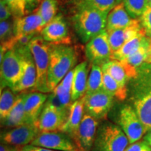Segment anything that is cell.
I'll return each instance as SVG.
<instances>
[{
  "instance_id": "cell-1",
  "label": "cell",
  "mask_w": 151,
  "mask_h": 151,
  "mask_svg": "<svg viewBox=\"0 0 151 151\" xmlns=\"http://www.w3.org/2000/svg\"><path fill=\"white\" fill-rule=\"evenodd\" d=\"M129 83L127 95L146 133L151 128V64L144 62L137 67V75Z\"/></svg>"
},
{
  "instance_id": "cell-2",
  "label": "cell",
  "mask_w": 151,
  "mask_h": 151,
  "mask_svg": "<svg viewBox=\"0 0 151 151\" xmlns=\"http://www.w3.org/2000/svg\"><path fill=\"white\" fill-rule=\"evenodd\" d=\"M107 16V14L81 1L72 18L73 27L81 40L88 43L104 30Z\"/></svg>"
},
{
  "instance_id": "cell-3",
  "label": "cell",
  "mask_w": 151,
  "mask_h": 151,
  "mask_svg": "<svg viewBox=\"0 0 151 151\" xmlns=\"http://www.w3.org/2000/svg\"><path fill=\"white\" fill-rule=\"evenodd\" d=\"M76 62L77 55L73 47L52 43L48 71V86L50 92L53 91L65 76L75 67Z\"/></svg>"
},
{
  "instance_id": "cell-4",
  "label": "cell",
  "mask_w": 151,
  "mask_h": 151,
  "mask_svg": "<svg viewBox=\"0 0 151 151\" xmlns=\"http://www.w3.org/2000/svg\"><path fill=\"white\" fill-rule=\"evenodd\" d=\"M51 46L52 43L45 41L41 36H36L29 44L37 73V82L34 90L43 93L50 92L48 86V71Z\"/></svg>"
},
{
  "instance_id": "cell-5",
  "label": "cell",
  "mask_w": 151,
  "mask_h": 151,
  "mask_svg": "<svg viewBox=\"0 0 151 151\" xmlns=\"http://www.w3.org/2000/svg\"><path fill=\"white\" fill-rule=\"evenodd\" d=\"M129 145V140L121 128L107 123L97 130L91 151H125Z\"/></svg>"
},
{
  "instance_id": "cell-6",
  "label": "cell",
  "mask_w": 151,
  "mask_h": 151,
  "mask_svg": "<svg viewBox=\"0 0 151 151\" xmlns=\"http://www.w3.org/2000/svg\"><path fill=\"white\" fill-rule=\"evenodd\" d=\"M1 89H12L19 82L22 75V58L16 49L6 52L1 62Z\"/></svg>"
},
{
  "instance_id": "cell-7",
  "label": "cell",
  "mask_w": 151,
  "mask_h": 151,
  "mask_svg": "<svg viewBox=\"0 0 151 151\" xmlns=\"http://www.w3.org/2000/svg\"><path fill=\"white\" fill-rule=\"evenodd\" d=\"M30 144L58 151H81L70 136L60 131L40 132Z\"/></svg>"
},
{
  "instance_id": "cell-8",
  "label": "cell",
  "mask_w": 151,
  "mask_h": 151,
  "mask_svg": "<svg viewBox=\"0 0 151 151\" xmlns=\"http://www.w3.org/2000/svg\"><path fill=\"white\" fill-rule=\"evenodd\" d=\"M22 58V75L19 82L12 88L14 92H24L35 88L37 78V68L29 45L27 46L14 48Z\"/></svg>"
},
{
  "instance_id": "cell-9",
  "label": "cell",
  "mask_w": 151,
  "mask_h": 151,
  "mask_svg": "<svg viewBox=\"0 0 151 151\" xmlns=\"http://www.w3.org/2000/svg\"><path fill=\"white\" fill-rule=\"evenodd\" d=\"M118 123L127 136L129 144L140 141L146 134L142 122L131 106H125L120 110Z\"/></svg>"
},
{
  "instance_id": "cell-10",
  "label": "cell",
  "mask_w": 151,
  "mask_h": 151,
  "mask_svg": "<svg viewBox=\"0 0 151 151\" xmlns=\"http://www.w3.org/2000/svg\"><path fill=\"white\" fill-rule=\"evenodd\" d=\"M112 53L108 32L106 29L87 43L86 55L92 65L101 66L111 60Z\"/></svg>"
},
{
  "instance_id": "cell-11",
  "label": "cell",
  "mask_w": 151,
  "mask_h": 151,
  "mask_svg": "<svg viewBox=\"0 0 151 151\" xmlns=\"http://www.w3.org/2000/svg\"><path fill=\"white\" fill-rule=\"evenodd\" d=\"M114 97L103 89L83 97L85 111L97 120H103L112 107Z\"/></svg>"
},
{
  "instance_id": "cell-12",
  "label": "cell",
  "mask_w": 151,
  "mask_h": 151,
  "mask_svg": "<svg viewBox=\"0 0 151 151\" xmlns=\"http://www.w3.org/2000/svg\"><path fill=\"white\" fill-rule=\"evenodd\" d=\"M11 129L2 134L1 140L5 144L19 148L30 144L40 132L37 125L32 123Z\"/></svg>"
},
{
  "instance_id": "cell-13",
  "label": "cell",
  "mask_w": 151,
  "mask_h": 151,
  "mask_svg": "<svg viewBox=\"0 0 151 151\" xmlns=\"http://www.w3.org/2000/svg\"><path fill=\"white\" fill-rule=\"evenodd\" d=\"M41 37L47 42L52 44L69 45L71 39L67 22L62 14H58L43 28Z\"/></svg>"
},
{
  "instance_id": "cell-14",
  "label": "cell",
  "mask_w": 151,
  "mask_h": 151,
  "mask_svg": "<svg viewBox=\"0 0 151 151\" xmlns=\"http://www.w3.org/2000/svg\"><path fill=\"white\" fill-rule=\"evenodd\" d=\"M97 119L88 113L84 114L76 140L81 151H91L97 135Z\"/></svg>"
},
{
  "instance_id": "cell-15",
  "label": "cell",
  "mask_w": 151,
  "mask_h": 151,
  "mask_svg": "<svg viewBox=\"0 0 151 151\" xmlns=\"http://www.w3.org/2000/svg\"><path fill=\"white\" fill-rule=\"evenodd\" d=\"M67 118V116L46 103L35 124L41 132L59 131Z\"/></svg>"
},
{
  "instance_id": "cell-16",
  "label": "cell",
  "mask_w": 151,
  "mask_h": 151,
  "mask_svg": "<svg viewBox=\"0 0 151 151\" xmlns=\"http://www.w3.org/2000/svg\"><path fill=\"white\" fill-rule=\"evenodd\" d=\"M107 32H108L109 41L113 52L119 50L124 43L131 40L134 37H137L141 33H145L141 27L139 20L129 27L115 29Z\"/></svg>"
},
{
  "instance_id": "cell-17",
  "label": "cell",
  "mask_w": 151,
  "mask_h": 151,
  "mask_svg": "<svg viewBox=\"0 0 151 151\" xmlns=\"http://www.w3.org/2000/svg\"><path fill=\"white\" fill-rule=\"evenodd\" d=\"M48 97V94L41 92L26 94L24 107L27 123H36L42 112Z\"/></svg>"
},
{
  "instance_id": "cell-18",
  "label": "cell",
  "mask_w": 151,
  "mask_h": 151,
  "mask_svg": "<svg viewBox=\"0 0 151 151\" xmlns=\"http://www.w3.org/2000/svg\"><path fill=\"white\" fill-rule=\"evenodd\" d=\"M84 111L85 106L83 97L73 102L71 106L69 116L59 131L70 136L76 141L78 128L84 116Z\"/></svg>"
},
{
  "instance_id": "cell-19",
  "label": "cell",
  "mask_w": 151,
  "mask_h": 151,
  "mask_svg": "<svg viewBox=\"0 0 151 151\" xmlns=\"http://www.w3.org/2000/svg\"><path fill=\"white\" fill-rule=\"evenodd\" d=\"M42 18L37 11L28 16L16 18L14 20L15 36L37 34L43 29Z\"/></svg>"
},
{
  "instance_id": "cell-20",
  "label": "cell",
  "mask_w": 151,
  "mask_h": 151,
  "mask_svg": "<svg viewBox=\"0 0 151 151\" xmlns=\"http://www.w3.org/2000/svg\"><path fill=\"white\" fill-rule=\"evenodd\" d=\"M137 20V19L132 18L129 16L123 3L121 2L109 13L106 29L107 32H111L115 29H122L132 25Z\"/></svg>"
},
{
  "instance_id": "cell-21",
  "label": "cell",
  "mask_w": 151,
  "mask_h": 151,
  "mask_svg": "<svg viewBox=\"0 0 151 151\" xmlns=\"http://www.w3.org/2000/svg\"><path fill=\"white\" fill-rule=\"evenodd\" d=\"M88 64L86 62H81L74 67L71 88V100L73 102L80 99L86 94L88 78Z\"/></svg>"
},
{
  "instance_id": "cell-22",
  "label": "cell",
  "mask_w": 151,
  "mask_h": 151,
  "mask_svg": "<svg viewBox=\"0 0 151 151\" xmlns=\"http://www.w3.org/2000/svg\"><path fill=\"white\" fill-rule=\"evenodd\" d=\"M27 93L22 92L17 97L16 103L9 115L3 120V124L9 128H14L22 124H27L25 112H24V97Z\"/></svg>"
},
{
  "instance_id": "cell-23",
  "label": "cell",
  "mask_w": 151,
  "mask_h": 151,
  "mask_svg": "<svg viewBox=\"0 0 151 151\" xmlns=\"http://www.w3.org/2000/svg\"><path fill=\"white\" fill-rule=\"evenodd\" d=\"M104 71H106L123 89H127V83L129 78L125 66L122 61L111 60L101 66Z\"/></svg>"
},
{
  "instance_id": "cell-24",
  "label": "cell",
  "mask_w": 151,
  "mask_h": 151,
  "mask_svg": "<svg viewBox=\"0 0 151 151\" xmlns=\"http://www.w3.org/2000/svg\"><path fill=\"white\" fill-rule=\"evenodd\" d=\"M146 37L145 33H141L137 37H134L131 40L124 43L119 50L113 52L111 55V60H118V61L126 60L141 46Z\"/></svg>"
},
{
  "instance_id": "cell-25",
  "label": "cell",
  "mask_w": 151,
  "mask_h": 151,
  "mask_svg": "<svg viewBox=\"0 0 151 151\" xmlns=\"http://www.w3.org/2000/svg\"><path fill=\"white\" fill-rule=\"evenodd\" d=\"M103 71L102 89L120 101H123L127 96V89H123L106 71Z\"/></svg>"
},
{
  "instance_id": "cell-26",
  "label": "cell",
  "mask_w": 151,
  "mask_h": 151,
  "mask_svg": "<svg viewBox=\"0 0 151 151\" xmlns=\"http://www.w3.org/2000/svg\"><path fill=\"white\" fill-rule=\"evenodd\" d=\"M17 97L10 88H5L1 90L0 96V117L1 120H4L9 115L16 103Z\"/></svg>"
},
{
  "instance_id": "cell-27",
  "label": "cell",
  "mask_w": 151,
  "mask_h": 151,
  "mask_svg": "<svg viewBox=\"0 0 151 151\" xmlns=\"http://www.w3.org/2000/svg\"><path fill=\"white\" fill-rule=\"evenodd\" d=\"M103 71L99 65H92L91 70L88 76L86 94H91L102 89Z\"/></svg>"
},
{
  "instance_id": "cell-28",
  "label": "cell",
  "mask_w": 151,
  "mask_h": 151,
  "mask_svg": "<svg viewBox=\"0 0 151 151\" xmlns=\"http://www.w3.org/2000/svg\"><path fill=\"white\" fill-rule=\"evenodd\" d=\"M58 10V0H42L37 11L42 18L43 27L57 16Z\"/></svg>"
},
{
  "instance_id": "cell-29",
  "label": "cell",
  "mask_w": 151,
  "mask_h": 151,
  "mask_svg": "<svg viewBox=\"0 0 151 151\" xmlns=\"http://www.w3.org/2000/svg\"><path fill=\"white\" fill-rule=\"evenodd\" d=\"M122 3L132 18H140L150 6L148 0H122Z\"/></svg>"
},
{
  "instance_id": "cell-30",
  "label": "cell",
  "mask_w": 151,
  "mask_h": 151,
  "mask_svg": "<svg viewBox=\"0 0 151 151\" xmlns=\"http://www.w3.org/2000/svg\"><path fill=\"white\" fill-rule=\"evenodd\" d=\"M148 38L146 37L141 46L133 54H132L127 59L122 61H125L134 68L139 67L143 63L146 62L147 55H148Z\"/></svg>"
},
{
  "instance_id": "cell-31",
  "label": "cell",
  "mask_w": 151,
  "mask_h": 151,
  "mask_svg": "<svg viewBox=\"0 0 151 151\" xmlns=\"http://www.w3.org/2000/svg\"><path fill=\"white\" fill-rule=\"evenodd\" d=\"M81 1L107 14H109V13L119 4L122 2V0H81Z\"/></svg>"
},
{
  "instance_id": "cell-32",
  "label": "cell",
  "mask_w": 151,
  "mask_h": 151,
  "mask_svg": "<svg viewBox=\"0 0 151 151\" xmlns=\"http://www.w3.org/2000/svg\"><path fill=\"white\" fill-rule=\"evenodd\" d=\"M15 37L14 21L5 20L0 22V39L1 43L11 40Z\"/></svg>"
},
{
  "instance_id": "cell-33",
  "label": "cell",
  "mask_w": 151,
  "mask_h": 151,
  "mask_svg": "<svg viewBox=\"0 0 151 151\" xmlns=\"http://www.w3.org/2000/svg\"><path fill=\"white\" fill-rule=\"evenodd\" d=\"M11 9L15 18L24 16L27 13V6L24 0H3Z\"/></svg>"
},
{
  "instance_id": "cell-34",
  "label": "cell",
  "mask_w": 151,
  "mask_h": 151,
  "mask_svg": "<svg viewBox=\"0 0 151 151\" xmlns=\"http://www.w3.org/2000/svg\"><path fill=\"white\" fill-rule=\"evenodd\" d=\"M52 92L55 94L60 101H61L62 105L68 109H70L71 106L73 104L71 100V92L68 91L64 88L61 83L57 86Z\"/></svg>"
},
{
  "instance_id": "cell-35",
  "label": "cell",
  "mask_w": 151,
  "mask_h": 151,
  "mask_svg": "<svg viewBox=\"0 0 151 151\" xmlns=\"http://www.w3.org/2000/svg\"><path fill=\"white\" fill-rule=\"evenodd\" d=\"M141 25L147 37L151 38V6H149L139 18Z\"/></svg>"
},
{
  "instance_id": "cell-36",
  "label": "cell",
  "mask_w": 151,
  "mask_h": 151,
  "mask_svg": "<svg viewBox=\"0 0 151 151\" xmlns=\"http://www.w3.org/2000/svg\"><path fill=\"white\" fill-rule=\"evenodd\" d=\"M125 151H151V146L144 140L129 144Z\"/></svg>"
},
{
  "instance_id": "cell-37",
  "label": "cell",
  "mask_w": 151,
  "mask_h": 151,
  "mask_svg": "<svg viewBox=\"0 0 151 151\" xmlns=\"http://www.w3.org/2000/svg\"><path fill=\"white\" fill-rule=\"evenodd\" d=\"M11 15H13L12 11L9 6L6 4L5 1L1 0L0 2V20L5 21L9 20L11 18Z\"/></svg>"
},
{
  "instance_id": "cell-38",
  "label": "cell",
  "mask_w": 151,
  "mask_h": 151,
  "mask_svg": "<svg viewBox=\"0 0 151 151\" xmlns=\"http://www.w3.org/2000/svg\"><path fill=\"white\" fill-rule=\"evenodd\" d=\"M19 151H58L55 150H51V149H48L46 148H43V147L33 146V145L29 144L27 146H24L22 148H20Z\"/></svg>"
},
{
  "instance_id": "cell-39",
  "label": "cell",
  "mask_w": 151,
  "mask_h": 151,
  "mask_svg": "<svg viewBox=\"0 0 151 151\" xmlns=\"http://www.w3.org/2000/svg\"><path fill=\"white\" fill-rule=\"evenodd\" d=\"M27 6V10L35 8L40 2V0H24Z\"/></svg>"
},
{
  "instance_id": "cell-40",
  "label": "cell",
  "mask_w": 151,
  "mask_h": 151,
  "mask_svg": "<svg viewBox=\"0 0 151 151\" xmlns=\"http://www.w3.org/2000/svg\"><path fill=\"white\" fill-rule=\"evenodd\" d=\"M20 148H17V147L10 146V145L7 144H1L0 146V151H19Z\"/></svg>"
},
{
  "instance_id": "cell-41",
  "label": "cell",
  "mask_w": 151,
  "mask_h": 151,
  "mask_svg": "<svg viewBox=\"0 0 151 151\" xmlns=\"http://www.w3.org/2000/svg\"><path fill=\"white\" fill-rule=\"evenodd\" d=\"M143 140H144L149 146H151V128L143 136Z\"/></svg>"
},
{
  "instance_id": "cell-42",
  "label": "cell",
  "mask_w": 151,
  "mask_h": 151,
  "mask_svg": "<svg viewBox=\"0 0 151 151\" xmlns=\"http://www.w3.org/2000/svg\"><path fill=\"white\" fill-rule=\"evenodd\" d=\"M146 62H147V63H150L151 64V38H148V55H147Z\"/></svg>"
},
{
  "instance_id": "cell-43",
  "label": "cell",
  "mask_w": 151,
  "mask_h": 151,
  "mask_svg": "<svg viewBox=\"0 0 151 151\" xmlns=\"http://www.w3.org/2000/svg\"><path fill=\"white\" fill-rule=\"evenodd\" d=\"M148 2H149V4H150V6H151V0H148Z\"/></svg>"
}]
</instances>
